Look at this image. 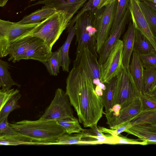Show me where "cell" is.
I'll return each instance as SVG.
<instances>
[{"instance_id":"cell-4","label":"cell","mask_w":156,"mask_h":156,"mask_svg":"<svg viewBox=\"0 0 156 156\" xmlns=\"http://www.w3.org/2000/svg\"><path fill=\"white\" fill-rule=\"evenodd\" d=\"M98 10L96 9L86 12L80 16L75 22L76 43H77V46L73 66L79 65L82 54L87 47L98 56L95 20Z\"/></svg>"},{"instance_id":"cell-33","label":"cell","mask_w":156,"mask_h":156,"mask_svg":"<svg viewBox=\"0 0 156 156\" xmlns=\"http://www.w3.org/2000/svg\"><path fill=\"white\" fill-rule=\"evenodd\" d=\"M21 95L20 93L14 95L4 105L0 110V121L6 117L13 110L18 109L20 106L18 104Z\"/></svg>"},{"instance_id":"cell-40","label":"cell","mask_w":156,"mask_h":156,"mask_svg":"<svg viewBox=\"0 0 156 156\" xmlns=\"http://www.w3.org/2000/svg\"><path fill=\"white\" fill-rule=\"evenodd\" d=\"M18 133L9 125L8 117L0 121V135H15Z\"/></svg>"},{"instance_id":"cell-35","label":"cell","mask_w":156,"mask_h":156,"mask_svg":"<svg viewBox=\"0 0 156 156\" xmlns=\"http://www.w3.org/2000/svg\"><path fill=\"white\" fill-rule=\"evenodd\" d=\"M156 77V68L144 69L143 78L144 94H147L150 90Z\"/></svg>"},{"instance_id":"cell-26","label":"cell","mask_w":156,"mask_h":156,"mask_svg":"<svg viewBox=\"0 0 156 156\" xmlns=\"http://www.w3.org/2000/svg\"><path fill=\"white\" fill-rule=\"evenodd\" d=\"M10 65L7 62L0 59V87L3 90H9L12 86L16 85L19 88L20 85L14 80L9 71Z\"/></svg>"},{"instance_id":"cell-22","label":"cell","mask_w":156,"mask_h":156,"mask_svg":"<svg viewBox=\"0 0 156 156\" xmlns=\"http://www.w3.org/2000/svg\"><path fill=\"white\" fill-rule=\"evenodd\" d=\"M58 10L55 8L48 5H45L29 15H26L18 22L21 24H30L39 22L44 20Z\"/></svg>"},{"instance_id":"cell-19","label":"cell","mask_w":156,"mask_h":156,"mask_svg":"<svg viewBox=\"0 0 156 156\" xmlns=\"http://www.w3.org/2000/svg\"><path fill=\"white\" fill-rule=\"evenodd\" d=\"M135 28L130 22L127 30L123 36L122 63L124 67L129 68L130 59L134 50Z\"/></svg>"},{"instance_id":"cell-46","label":"cell","mask_w":156,"mask_h":156,"mask_svg":"<svg viewBox=\"0 0 156 156\" xmlns=\"http://www.w3.org/2000/svg\"><path fill=\"white\" fill-rule=\"evenodd\" d=\"M37 0H31L30 1H35Z\"/></svg>"},{"instance_id":"cell-47","label":"cell","mask_w":156,"mask_h":156,"mask_svg":"<svg viewBox=\"0 0 156 156\" xmlns=\"http://www.w3.org/2000/svg\"><path fill=\"white\" fill-rule=\"evenodd\" d=\"M154 37V39H155V41L156 43V37Z\"/></svg>"},{"instance_id":"cell-39","label":"cell","mask_w":156,"mask_h":156,"mask_svg":"<svg viewBox=\"0 0 156 156\" xmlns=\"http://www.w3.org/2000/svg\"><path fill=\"white\" fill-rule=\"evenodd\" d=\"M130 121L124 123L115 129H108L102 127H99L101 131L103 133L118 135L132 126Z\"/></svg>"},{"instance_id":"cell-41","label":"cell","mask_w":156,"mask_h":156,"mask_svg":"<svg viewBox=\"0 0 156 156\" xmlns=\"http://www.w3.org/2000/svg\"><path fill=\"white\" fill-rule=\"evenodd\" d=\"M112 0H93L91 7L92 10L95 9H101L107 4Z\"/></svg>"},{"instance_id":"cell-9","label":"cell","mask_w":156,"mask_h":156,"mask_svg":"<svg viewBox=\"0 0 156 156\" xmlns=\"http://www.w3.org/2000/svg\"><path fill=\"white\" fill-rule=\"evenodd\" d=\"M39 22L21 24L0 20V54L11 42L30 31Z\"/></svg>"},{"instance_id":"cell-45","label":"cell","mask_w":156,"mask_h":156,"mask_svg":"<svg viewBox=\"0 0 156 156\" xmlns=\"http://www.w3.org/2000/svg\"><path fill=\"white\" fill-rule=\"evenodd\" d=\"M155 85H156V78H155V80L154 82V83L151 87L150 89V90L152 89V88L153 87H154Z\"/></svg>"},{"instance_id":"cell-13","label":"cell","mask_w":156,"mask_h":156,"mask_svg":"<svg viewBox=\"0 0 156 156\" xmlns=\"http://www.w3.org/2000/svg\"><path fill=\"white\" fill-rule=\"evenodd\" d=\"M98 57L87 47L82 54L80 62L92 78L94 84L102 88L105 87V85L100 81V65L97 60Z\"/></svg>"},{"instance_id":"cell-17","label":"cell","mask_w":156,"mask_h":156,"mask_svg":"<svg viewBox=\"0 0 156 156\" xmlns=\"http://www.w3.org/2000/svg\"><path fill=\"white\" fill-rule=\"evenodd\" d=\"M124 132L135 136L147 144H156V125L149 124L132 126Z\"/></svg>"},{"instance_id":"cell-29","label":"cell","mask_w":156,"mask_h":156,"mask_svg":"<svg viewBox=\"0 0 156 156\" xmlns=\"http://www.w3.org/2000/svg\"><path fill=\"white\" fill-rule=\"evenodd\" d=\"M56 122L65 129L66 133L69 134L80 133L84 129L80 124L78 119L74 116Z\"/></svg>"},{"instance_id":"cell-21","label":"cell","mask_w":156,"mask_h":156,"mask_svg":"<svg viewBox=\"0 0 156 156\" xmlns=\"http://www.w3.org/2000/svg\"><path fill=\"white\" fill-rule=\"evenodd\" d=\"M84 129L82 132L83 136L81 145H96L106 144L107 137L97 126Z\"/></svg>"},{"instance_id":"cell-32","label":"cell","mask_w":156,"mask_h":156,"mask_svg":"<svg viewBox=\"0 0 156 156\" xmlns=\"http://www.w3.org/2000/svg\"><path fill=\"white\" fill-rule=\"evenodd\" d=\"M130 0H118L114 20L110 34L115 29L129 7Z\"/></svg>"},{"instance_id":"cell-43","label":"cell","mask_w":156,"mask_h":156,"mask_svg":"<svg viewBox=\"0 0 156 156\" xmlns=\"http://www.w3.org/2000/svg\"><path fill=\"white\" fill-rule=\"evenodd\" d=\"M144 2L156 11V4L155 3L151 2Z\"/></svg>"},{"instance_id":"cell-20","label":"cell","mask_w":156,"mask_h":156,"mask_svg":"<svg viewBox=\"0 0 156 156\" xmlns=\"http://www.w3.org/2000/svg\"><path fill=\"white\" fill-rule=\"evenodd\" d=\"M1 145H48L54 144L52 142L36 140L19 133L15 135H0Z\"/></svg>"},{"instance_id":"cell-28","label":"cell","mask_w":156,"mask_h":156,"mask_svg":"<svg viewBox=\"0 0 156 156\" xmlns=\"http://www.w3.org/2000/svg\"><path fill=\"white\" fill-rule=\"evenodd\" d=\"M46 66L50 75L57 76L61 66L62 60L59 50L52 52L46 61L42 63Z\"/></svg>"},{"instance_id":"cell-44","label":"cell","mask_w":156,"mask_h":156,"mask_svg":"<svg viewBox=\"0 0 156 156\" xmlns=\"http://www.w3.org/2000/svg\"><path fill=\"white\" fill-rule=\"evenodd\" d=\"M140 2H151L154 3L155 2V1L156 0H138Z\"/></svg>"},{"instance_id":"cell-30","label":"cell","mask_w":156,"mask_h":156,"mask_svg":"<svg viewBox=\"0 0 156 156\" xmlns=\"http://www.w3.org/2000/svg\"><path fill=\"white\" fill-rule=\"evenodd\" d=\"M139 5L145 16L150 30L156 37V11L144 2H139Z\"/></svg>"},{"instance_id":"cell-8","label":"cell","mask_w":156,"mask_h":156,"mask_svg":"<svg viewBox=\"0 0 156 156\" xmlns=\"http://www.w3.org/2000/svg\"><path fill=\"white\" fill-rule=\"evenodd\" d=\"M123 42L118 40L104 63L100 66V81L105 83L116 76L124 67L122 63Z\"/></svg>"},{"instance_id":"cell-11","label":"cell","mask_w":156,"mask_h":156,"mask_svg":"<svg viewBox=\"0 0 156 156\" xmlns=\"http://www.w3.org/2000/svg\"><path fill=\"white\" fill-rule=\"evenodd\" d=\"M138 0H130L129 8L132 23L148 39L156 51V43Z\"/></svg>"},{"instance_id":"cell-3","label":"cell","mask_w":156,"mask_h":156,"mask_svg":"<svg viewBox=\"0 0 156 156\" xmlns=\"http://www.w3.org/2000/svg\"><path fill=\"white\" fill-rule=\"evenodd\" d=\"M73 16L63 11H58L18 38L29 36L39 38L51 50Z\"/></svg>"},{"instance_id":"cell-31","label":"cell","mask_w":156,"mask_h":156,"mask_svg":"<svg viewBox=\"0 0 156 156\" xmlns=\"http://www.w3.org/2000/svg\"><path fill=\"white\" fill-rule=\"evenodd\" d=\"M106 134L107 140V144H128L146 145L147 143L139 139H134L128 138L126 137L120 136L119 135H114L107 134Z\"/></svg>"},{"instance_id":"cell-23","label":"cell","mask_w":156,"mask_h":156,"mask_svg":"<svg viewBox=\"0 0 156 156\" xmlns=\"http://www.w3.org/2000/svg\"><path fill=\"white\" fill-rule=\"evenodd\" d=\"M116 79V76L108 83H105V89L103 91L101 97L105 108V113L109 112L114 106Z\"/></svg>"},{"instance_id":"cell-25","label":"cell","mask_w":156,"mask_h":156,"mask_svg":"<svg viewBox=\"0 0 156 156\" xmlns=\"http://www.w3.org/2000/svg\"><path fill=\"white\" fill-rule=\"evenodd\" d=\"M154 50L147 38L139 30L135 28L133 51L139 55L150 53Z\"/></svg>"},{"instance_id":"cell-34","label":"cell","mask_w":156,"mask_h":156,"mask_svg":"<svg viewBox=\"0 0 156 156\" xmlns=\"http://www.w3.org/2000/svg\"><path fill=\"white\" fill-rule=\"evenodd\" d=\"M72 134L65 133L62 134L58 137L56 141L55 144L80 145L83 136L82 132Z\"/></svg>"},{"instance_id":"cell-14","label":"cell","mask_w":156,"mask_h":156,"mask_svg":"<svg viewBox=\"0 0 156 156\" xmlns=\"http://www.w3.org/2000/svg\"><path fill=\"white\" fill-rule=\"evenodd\" d=\"M52 52L44 40L33 37L26 49L23 59H33L43 63L47 60Z\"/></svg>"},{"instance_id":"cell-5","label":"cell","mask_w":156,"mask_h":156,"mask_svg":"<svg viewBox=\"0 0 156 156\" xmlns=\"http://www.w3.org/2000/svg\"><path fill=\"white\" fill-rule=\"evenodd\" d=\"M116 77L114 106L119 105L122 109L132 103L138 97L140 92L130 73L129 68L124 66Z\"/></svg>"},{"instance_id":"cell-2","label":"cell","mask_w":156,"mask_h":156,"mask_svg":"<svg viewBox=\"0 0 156 156\" xmlns=\"http://www.w3.org/2000/svg\"><path fill=\"white\" fill-rule=\"evenodd\" d=\"M9 124L19 134L36 140L52 142L54 144L58 137L66 133L55 121L24 120Z\"/></svg>"},{"instance_id":"cell-1","label":"cell","mask_w":156,"mask_h":156,"mask_svg":"<svg viewBox=\"0 0 156 156\" xmlns=\"http://www.w3.org/2000/svg\"><path fill=\"white\" fill-rule=\"evenodd\" d=\"M66 94L84 127L97 126L104 107L92 80L81 62L73 66L66 80Z\"/></svg>"},{"instance_id":"cell-24","label":"cell","mask_w":156,"mask_h":156,"mask_svg":"<svg viewBox=\"0 0 156 156\" xmlns=\"http://www.w3.org/2000/svg\"><path fill=\"white\" fill-rule=\"evenodd\" d=\"M68 34L63 44L58 49L61 58V67L62 70L66 72H69V66L70 60L69 57V52L70 46L73 39L75 35V26L68 32Z\"/></svg>"},{"instance_id":"cell-15","label":"cell","mask_w":156,"mask_h":156,"mask_svg":"<svg viewBox=\"0 0 156 156\" xmlns=\"http://www.w3.org/2000/svg\"><path fill=\"white\" fill-rule=\"evenodd\" d=\"M33 37L29 36L14 40L8 45L2 53L0 54V57L9 55L8 60L12 61L13 63L23 59L26 49Z\"/></svg>"},{"instance_id":"cell-42","label":"cell","mask_w":156,"mask_h":156,"mask_svg":"<svg viewBox=\"0 0 156 156\" xmlns=\"http://www.w3.org/2000/svg\"><path fill=\"white\" fill-rule=\"evenodd\" d=\"M147 94L156 100V85L150 90Z\"/></svg>"},{"instance_id":"cell-18","label":"cell","mask_w":156,"mask_h":156,"mask_svg":"<svg viewBox=\"0 0 156 156\" xmlns=\"http://www.w3.org/2000/svg\"><path fill=\"white\" fill-rule=\"evenodd\" d=\"M144 68L139 55L133 51L129 70L140 92L144 94L143 78Z\"/></svg>"},{"instance_id":"cell-6","label":"cell","mask_w":156,"mask_h":156,"mask_svg":"<svg viewBox=\"0 0 156 156\" xmlns=\"http://www.w3.org/2000/svg\"><path fill=\"white\" fill-rule=\"evenodd\" d=\"M118 0H112L98 10L95 20L97 53L108 37L114 20Z\"/></svg>"},{"instance_id":"cell-27","label":"cell","mask_w":156,"mask_h":156,"mask_svg":"<svg viewBox=\"0 0 156 156\" xmlns=\"http://www.w3.org/2000/svg\"><path fill=\"white\" fill-rule=\"evenodd\" d=\"M130 122L132 126L145 124L156 125V109L141 111Z\"/></svg>"},{"instance_id":"cell-37","label":"cell","mask_w":156,"mask_h":156,"mask_svg":"<svg viewBox=\"0 0 156 156\" xmlns=\"http://www.w3.org/2000/svg\"><path fill=\"white\" fill-rule=\"evenodd\" d=\"M139 55L144 69L156 68V51L155 50L150 53Z\"/></svg>"},{"instance_id":"cell-10","label":"cell","mask_w":156,"mask_h":156,"mask_svg":"<svg viewBox=\"0 0 156 156\" xmlns=\"http://www.w3.org/2000/svg\"><path fill=\"white\" fill-rule=\"evenodd\" d=\"M141 111V103L138 97L131 104L121 109L117 115H115L111 112L105 113L107 124L110 129H116L124 123L130 121Z\"/></svg>"},{"instance_id":"cell-7","label":"cell","mask_w":156,"mask_h":156,"mask_svg":"<svg viewBox=\"0 0 156 156\" xmlns=\"http://www.w3.org/2000/svg\"><path fill=\"white\" fill-rule=\"evenodd\" d=\"M71 105L66 92L58 88L55 91L53 99L39 119L57 121L73 117V111Z\"/></svg>"},{"instance_id":"cell-16","label":"cell","mask_w":156,"mask_h":156,"mask_svg":"<svg viewBox=\"0 0 156 156\" xmlns=\"http://www.w3.org/2000/svg\"><path fill=\"white\" fill-rule=\"evenodd\" d=\"M89 0H41L26 8L35 5L44 4L56 9L58 11H63L73 15Z\"/></svg>"},{"instance_id":"cell-12","label":"cell","mask_w":156,"mask_h":156,"mask_svg":"<svg viewBox=\"0 0 156 156\" xmlns=\"http://www.w3.org/2000/svg\"><path fill=\"white\" fill-rule=\"evenodd\" d=\"M130 16L129 8L127 9L121 21L108 37L98 52L99 55L98 62L101 65L105 62L117 41L124 32L126 25Z\"/></svg>"},{"instance_id":"cell-36","label":"cell","mask_w":156,"mask_h":156,"mask_svg":"<svg viewBox=\"0 0 156 156\" xmlns=\"http://www.w3.org/2000/svg\"><path fill=\"white\" fill-rule=\"evenodd\" d=\"M138 96L140 100L142 111L156 109V100L149 95L139 92Z\"/></svg>"},{"instance_id":"cell-38","label":"cell","mask_w":156,"mask_h":156,"mask_svg":"<svg viewBox=\"0 0 156 156\" xmlns=\"http://www.w3.org/2000/svg\"><path fill=\"white\" fill-rule=\"evenodd\" d=\"M19 93L20 90L18 89L13 88L8 90L1 89L0 90V110L14 95Z\"/></svg>"}]
</instances>
